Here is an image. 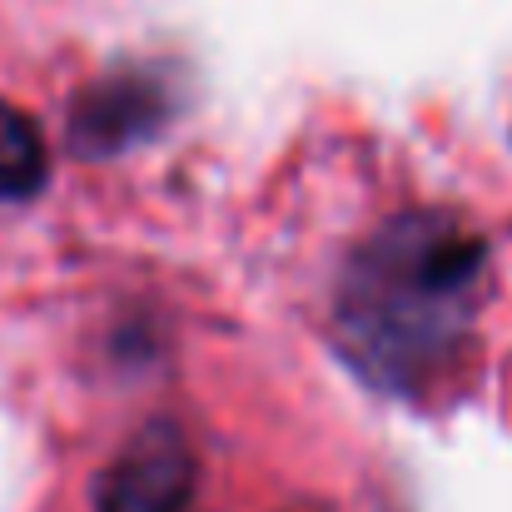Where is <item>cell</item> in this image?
<instances>
[{
	"mask_svg": "<svg viewBox=\"0 0 512 512\" xmlns=\"http://www.w3.org/2000/svg\"><path fill=\"white\" fill-rule=\"evenodd\" d=\"M483 244L438 219L403 214L358 244L339 279L334 339L378 388H418L468 324Z\"/></svg>",
	"mask_w": 512,
	"mask_h": 512,
	"instance_id": "1",
	"label": "cell"
},
{
	"mask_svg": "<svg viewBox=\"0 0 512 512\" xmlns=\"http://www.w3.org/2000/svg\"><path fill=\"white\" fill-rule=\"evenodd\" d=\"M194 483H199V468L184 433L155 418L105 468L95 488V512H189Z\"/></svg>",
	"mask_w": 512,
	"mask_h": 512,
	"instance_id": "2",
	"label": "cell"
},
{
	"mask_svg": "<svg viewBox=\"0 0 512 512\" xmlns=\"http://www.w3.org/2000/svg\"><path fill=\"white\" fill-rule=\"evenodd\" d=\"M170 115V90L150 70H115L95 80L70 110V145L80 155H115L150 140Z\"/></svg>",
	"mask_w": 512,
	"mask_h": 512,
	"instance_id": "3",
	"label": "cell"
},
{
	"mask_svg": "<svg viewBox=\"0 0 512 512\" xmlns=\"http://www.w3.org/2000/svg\"><path fill=\"white\" fill-rule=\"evenodd\" d=\"M45 174H50V155H45L35 120L20 105L0 100V204L40 194Z\"/></svg>",
	"mask_w": 512,
	"mask_h": 512,
	"instance_id": "4",
	"label": "cell"
}]
</instances>
